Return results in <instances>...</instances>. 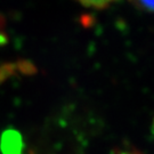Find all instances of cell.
I'll return each instance as SVG.
<instances>
[{
  "label": "cell",
  "instance_id": "1",
  "mask_svg": "<svg viewBox=\"0 0 154 154\" xmlns=\"http://www.w3.org/2000/svg\"><path fill=\"white\" fill-rule=\"evenodd\" d=\"M0 149L2 154H21L23 149V140L21 135L16 130L5 131L1 137Z\"/></svg>",
  "mask_w": 154,
  "mask_h": 154
},
{
  "label": "cell",
  "instance_id": "2",
  "mask_svg": "<svg viewBox=\"0 0 154 154\" xmlns=\"http://www.w3.org/2000/svg\"><path fill=\"white\" fill-rule=\"evenodd\" d=\"M80 4H82L86 7L89 8H104L106 6H109L110 4L114 2L116 0H78Z\"/></svg>",
  "mask_w": 154,
  "mask_h": 154
},
{
  "label": "cell",
  "instance_id": "3",
  "mask_svg": "<svg viewBox=\"0 0 154 154\" xmlns=\"http://www.w3.org/2000/svg\"><path fill=\"white\" fill-rule=\"evenodd\" d=\"M134 2L143 11L151 13L153 11V0H134Z\"/></svg>",
  "mask_w": 154,
  "mask_h": 154
}]
</instances>
